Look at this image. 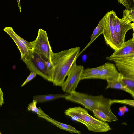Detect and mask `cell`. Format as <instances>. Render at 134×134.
<instances>
[{
	"instance_id": "cell-28",
	"label": "cell",
	"mask_w": 134,
	"mask_h": 134,
	"mask_svg": "<svg viewBox=\"0 0 134 134\" xmlns=\"http://www.w3.org/2000/svg\"><path fill=\"white\" fill-rule=\"evenodd\" d=\"M118 2L122 4L125 7V4L124 0H117Z\"/></svg>"
},
{
	"instance_id": "cell-29",
	"label": "cell",
	"mask_w": 134,
	"mask_h": 134,
	"mask_svg": "<svg viewBox=\"0 0 134 134\" xmlns=\"http://www.w3.org/2000/svg\"><path fill=\"white\" fill-rule=\"evenodd\" d=\"M0 134H1V133L0 132Z\"/></svg>"
},
{
	"instance_id": "cell-27",
	"label": "cell",
	"mask_w": 134,
	"mask_h": 134,
	"mask_svg": "<svg viewBox=\"0 0 134 134\" xmlns=\"http://www.w3.org/2000/svg\"><path fill=\"white\" fill-rule=\"evenodd\" d=\"M18 3V7L19 8V10L20 12H21V9L20 5V0H17Z\"/></svg>"
},
{
	"instance_id": "cell-20",
	"label": "cell",
	"mask_w": 134,
	"mask_h": 134,
	"mask_svg": "<svg viewBox=\"0 0 134 134\" xmlns=\"http://www.w3.org/2000/svg\"><path fill=\"white\" fill-rule=\"evenodd\" d=\"M122 20L129 22H134V10H129L125 9L123 11Z\"/></svg>"
},
{
	"instance_id": "cell-15",
	"label": "cell",
	"mask_w": 134,
	"mask_h": 134,
	"mask_svg": "<svg viewBox=\"0 0 134 134\" xmlns=\"http://www.w3.org/2000/svg\"><path fill=\"white\" fill-rule=\"evenodd\" d=\"M105 21V15L100 20L97 26L94 30L92 35L90 37V40L89 42L83 50L80 52L79 55L88 47L100 34H103L104 27Z\"/></svg>"
},
{
	"instance_id": "cell-17",
	"label": "cell",
	"mask_w": 134,
	"mask_h": 134,
	"mask_svg": "<svg viewBox=\"0 0 134 134\" xmlns=\"http://www.w3.org/2000/svg\"><path fill=\"white\" fill-rule=\"evenodd\" d=\"M69 93L58 94H49L44 95H37L34 96L33 100L37 103L43 102L59 98H64L67 96Z\"/></svg>"
},
{
	"instance_id": "cell-18",
	"label": "cell",
	"mask_w": 134,
	"mask_h": 134,
	"mask_svg": "<svg viewBox=\"0 0 134 134\" xmlns=\"http://www.w3.org/2000/svg\"><path fill=\"white\" fill-rule=\"evenodd\" d=\"M94 116L97 119L102 121L110 122L117 121L103 111L98 109H94L92 111Z\"/></svg>"
},
{
	"instance_id": "cell-25",
	"label": "cell",
	"mask_w": 134,
	"mask_h": 134,
	"mask_svg": "<svg viewBox=\"0 0 134 134\" xmlns=\"http://www.w3.org/2000/svg\"><path fill=\"white\" fill-rule=\"evenodd\" d=\"M3 96V93L0 87V107L2 106L4 103Z\"/></svg>"
},
{
	"instance_id": "cell-26",
	"label": "cell",
	"mask_w": 134,
	"mask_h": 134,
	"mask_svg": "<svg viewBox=\"0 0 134 134\" xmlns=\"http://www.w3.org/2000/svg\"><path fill=\"white\" fill-rule=\"evenodd\" d=\"M126 107L124 106L122 107H120L119 108V110L122 112L124 113L126 111V110L125 109L126 108Z\"/></svg>"
},
{
	"instance_id": "cell-4",
	"label": "cell",
	"mask_w": 134,
	"mask_h": 134,
	"mask_svg": "<svg viewBox=\"0 0 134 134\" xmlns=\"http://www.w3.org/2000/svg\"><path fill=\"white\" fill-rule=\"evenodd\" d=\"M22 60L31 72L52 82L53 66L51 62L45 60L38 54L32 51L26 58Z\"/></svg>"
},
{
	"instance_id": "cell-9",
	"label": "cell",
	"mask_w": 134,
	"mask_h": 134,
	"mask_svg": "<svg viewBox=\"0 0 134 134\" xmlns=\"http://www.w3.org/2000/svg\"><path fill=\"white\" fill-rule=\"evenodd\" d=\"M3 30L11 37L16 44L21 53V59L26 58L32 51L30 42L17 35L12 27H5Z\"/></svg>"
},
{
	"instance_id": "cell-10",
	"label": "cell",
	"mask_w": 134,
	"mask_h": 134,
	"mask_svg": "<svg viewBox=\"0 0 134 134\" xmlns=\"http://www.w3.org/2000/svg\"><path fill=\"white\" fill-rule=\"evenodd\" d=\"M114 27L116 36L121 47L125 41V37L127 32L132 29L134 31V22H125L116 15L114 19Z\"/></svg>"
},
{
	"instance_id": "cell-2",
	"label": "cell",
	"mask_w": 134,
	"mask_h": 134,
	"mask_svg": "<svg viewBox=\"0 0 134 134\" xmlns=\"http://www.w3.org/2000/svg\"><path fill=\"white\" fill-rule=\"evenodd\" d=\"M69 93L65 98L66 100L79 104L91 111L94 109H98L118 120V118L111 110V99L103 95H92L79 92L76 90Z\"/></svg>"
},
{
	"instance_id": "cell-14",
	"label": "cell",
	"mask_w": 134,
	"mask_h": 134,
	"mask_svg": "<svg viewBox=\"0 0 134 134\" xmlns=\"http://www.w3.org/2000/svg\"><path fill=\"white\" fill-rule=\"evenodd\" d=\"M38 117L44 119L59 128L68 131L71 133L78 134L81 133V132L76 129L71 125L59 122L51 118L44 113L42 115L39 116Z\"/></svg>"
},
{
	"instance_id": "cell-6",
	"label": "cell",
	"mask_w": 134,
	"mask_h": 134,
	"mask_svg": "<svg viewBox=\"0 0 134 134\" xmlns=\"http://www.w3.org/2000/svg\"><path fill=\"white\" fill-rule=\"evenodd\" d=\"M105 16V21L103 33L105 42L115 51L121 47L116 36L114 27V19L117 15L113 10L107 12Z\"/></svg>"
},
{
	"instance_id": "cell-22",
	"label": "cell",
	"mask_w": 134,
	"mask_h": 134,
	"mask_svg": "<svg viewBox=\"0 0 134 134\" xmlns=\"http://www.w3.org/2000/svg\"><path fill=\"white\" fill-rule=\"evenodd\" d=\"M122 81L127 87L134 92V79L122 77Z\"/></svg>"
},
{
	"instance_id": "cell-19",
	"label": "cell",
	"mask_w": 134,
	"mask_h": 134,
	"mask_svg": "<svg viewBox=\"0 0 134 134\" xmlns=\"http://www.w3.org/2000/svg\"><path fill=\"white\" fill-rule=\"evenodd\" d=\"M37 103L36 100H33L32 102L28 105L27 109L29 111H31L36 113L38 116L42 115L44 112L41 109L40 107H37L36 105Z\"/></svg>"
},
{
	"instance_id": "cell-21",
	"label": "cell",
	"mask_w": 134,
	"mask_h": 134,
	"mask_svg": "<svg viewBox=\"0 0 134 134\" xmlns=\"http://www.w3.org/2000/svg\"><path fill=\"white\" fill-rule=\"evenodd\" d=\"M111 102L112 104L117 103L126 105L132 107L134 106V100H132L111 99Z\"/></svg>"
},
{
	"instance_id": "cell-23",
	"label": "cell",
	"mask_w": 134,
	"mask_h": 134,
	"mask_svg": "<svg viewBox=\"0 0 134 134\" xmlns=\"http://www.w3.org/2000/svg\"><path fill=\"white\" fill-rule=\"evenodd\" d=\"M36 75L37 74L35 72H31L26 79L21 85V87H22L24 86L27 83L33 79L36 76Z\"/></svg>"
},
{
	"instance_id": "cell-12",
	"label": "cell",
	"mask_w": 134,
	"mask_h": 134,
	"mask_svg": "<svg viewBox=\"0 0 134 134\" xmlns=\"http://www.w3.org/2000/svg\"><path fill=\"white\" fill-rule=\"evenodd\" d=\"M132 37L125 41L121 46L110 57L117 58L134 54V35Z\"/></svg>"
},
{
	"instance_id": "cell-16",
	"label": "cell",
	"mask_w": 134,
	"mask_h": 134,
	"mask_svg": "<svg viewBox=\"0 0 134 134\" xmlns=\"http://www.w3.org/2000/svg\"><path fill=\"white\" fill-rule=\"evenodd\" d=\"M103 65L93 68H87L83 69L80 76V80L95 79Z\"/></svg>"
},
{
	"instance_id": "cell-5",
	"label": "cell",
	"mask_w": 134,
	"mask_h": 134,
	"mask_svg": "<svg viewBox=\"0 0 134 134\" xmlns=\"http://www.w3.org/2000/svg\"><path fill=\"white\" fill-rule=\"evenodd\" d=\"M30 42L33 52L37 53L45 60L51 62V57L53 52L45 30L39 29L36 38Z\"/></svg>"
},
{
	"instance_id": "cell-1",
	"label": "cell",
	"mask_w": 134,
	"mask_h": 134,
	"mask_svg": "<svg viewBox=\"0 0 134 134\" xmlns=\"http://www.w3.org/2000/svg\"><path fill=\"white\" fill-rule=\"evenodd\" d=\"M80 50L77 47L52 52L51 61L53 66L52 82L54 85L62 86L73 64L79 55Z\"/></svg>"
},
{
	"instance_id": "cell-11",
	"label": "cell",
	"mask_w": 134,
	"mask_h": 134,
	"mask_svg": "<svg viewBox=\"0 0 134 134\" xmlns=\"http://www.w3.org/2000/svg\"><path fill=\"white\" fill-rule=\"evenodd\" d=\"M95 79H107L116 78L119 75V73L113 64L108 62L103 65Z\"/></svg>"
},
{
	"instance_id": "cell-7",
	"label": "cell",
	"mask_w": 134,
	"mask_h": 134,
	"mask_svg": "<svg viewBox=\"0 0 134 134\" xmlns=\"http://www.w3.org/2000/svg\"><path fill=\"white\" fill-rule=\"evenodd\" d=\"M106 59L115 62L123 77L134 79V54L117 58L107 57Z\"/></svg>"
},
{
	"instance_id": "cell-8",
	"label": "cell",
	"mask_w": 134,
	"mask_h": 134,
	"mask_svg": "<svg viewBox=\"0 0 134 134\" xmlns=\"http://www.w3.org/2000/svg\"><path fill=\"white\" fill-rule=\"evenodd\" d=\"M83 69V66L77 64L76 60H75L69 70L66 80L61 86L64 92L69 93L76 90L81 80L80 76Z\"/></svg>"
},
{
	"instance_id": "cell-13",
	"label": "cell",
	"mask_w": 134,
	"mask_h": 134,
	"mask_svg": "<svg viewBox=\"0 0 134 134\" xmlns=\"http://www.w3.org/2000/svg\"><path fill=\"white\" fill-rule=\"evenodd\" d=\"M122 75L119 73L118 77L106 80L107 85L105 90L110 88L121 90L129 94L133 98L134 92L129 88L124 83L122 80Z\"/></svg>"
},
{
	"instance_id": "cell-3",
	"label": "cell",
	"mask_w": 134,
	"mask_h": 134,
	"mask_svg": "<svg viewBox=\"0 0 134 134\" xmlns=\"http://www.w3.org/2000/svg\"><path fill=\"white\" fill-rule=\"evenodd\" d=\"M64 114L84 125L89 131L94 132H104L112 129L107 122L102 121L91 115L87 110L80 106L70 107Z\"/></svg>"
},
{
	"instance_id": "cell-24",
	"label": "cell",
	"mask_w": 134,
	"mask_h": 134,
	"mask_svg": "<svg viewBox=\"0 0 134 134\" xmlns=\"http://www.w3.org/2000/svg\"><path fill=\"white\" fill-rule=\"evenodd\" d=\"M125 7L131 8L134 7V0H124Z\"/></svg>"
}]
</instances>
